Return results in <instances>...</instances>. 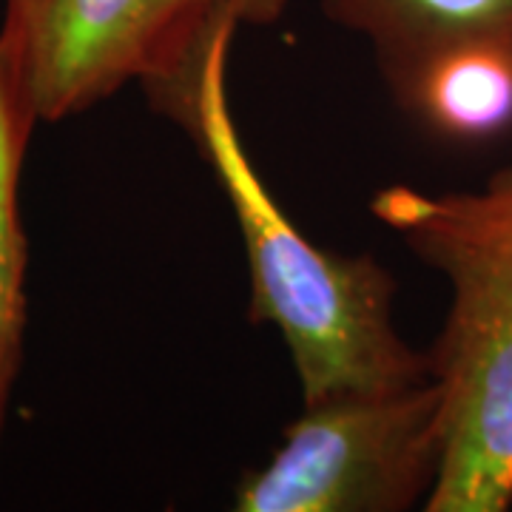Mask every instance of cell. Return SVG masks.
Here are the masks:
<instances>
[{"label": "cell", "instance_id": "obj_1", "mask_svg": "<svg viewBox=\"0 0 512 512\" xmlns=\"http://www.w3.org/2000/svg\"><path fill=\"white\" fill-rule=\"evenodd\" d=\"M237 23H222L200 46L146 80L148 109L197 148L228 202L248 265V319L285 342L302 404L387 393L427 382V353L396 328L393 274L373 254L316 245L262 180L239 134L228 94Z\"/></svg>", "mask_w": 512, "mask_h": 512}, {"label": "cell", "instance_id": "obj_2", "mask_svg": "<svg viewBox=\"0 0 512 512\" xmlns=\"http://www.w3.org/2000/svg\"><path fill=\"white\" fill-rule=\"evenodd\" d=\"M367 208L447 285L441 328L424 350L444 427L424 510H512V163L478 188L382 185Z\"/></svg>", "mask_w": 512, "mask_h": 512}, {"label": "cell", "instance_id": "obj_3", "mask_svg": "<svg viewBox=\"0 0 512 512\" xmlns=\"http://www.w3.org/2000/svg\"><path fill=\"white\" fill-rule=\"evenodd\" d=\"M444 427L433 379L302 404L265 464L239 478L237 512L424 510L441 473Z\"/></svg>", "mask_w": 512, "mask_h": 512}, {"label": "cell", "instance_id": "obj_4", "mask_svg": "<svg viewBox=\"0 0 512 512\" xmlns=\"http://www.w3.org/2000/svg\"><path fill=\"white\" fill-rule=\"evenodd\" d=\"M293 0H3L0 40L40 126L89 114L188 57L222 23L268 29Z\"/></svg>", "mask_w": 512, "mask_h": 512}, {"label": "cell", "instance_id": "obj_5", "mask_svg": "<svg viewBox=\"0 0 512 512\" xmlns=\"http://www.w3.org/2000/svg\"><path fill=\"white\" fill-rule=\"evenodd\" d=\"M387 94L441 146H498L512 137V46L484 43L439 52Z\"/></svg>", "mask_w": 512, "mask_h": 512}, {"label": "cell", "instance_id": "obj_6", "mask_svg": "<svg viewBox=\"0 0 512 512\" xmlns=\"http://www.w3.org/2000/svg\"><path fill=\"white\" fill-rule=\"evenodd\" d=\"M325 18L362 37L390 89L458 46H512V0H322Z\"/></svg>", "mask_w": 512, "mask_h": 512}, {"label": "cell", "instance_id": "obj_7", "mask_svg": "<svg viewBox=\"0 0 512 512\" xmlns=\"http://www.w3.org/2000/svg\"><path fill=\"white\" fill-rule=\"evenodd\" d=\"M37 126L40 120L18 63L0 40V444L26 348L29 239L20 211V185Z\"/></svg>", "mask_w": 512, "mask_h": 512}]
</instances>
